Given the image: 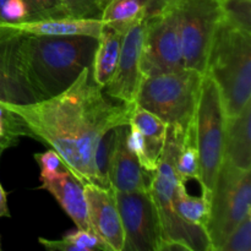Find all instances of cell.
Wrapping results in <instances>:
<instances>
[{
	"instance_id": "cell-9",
	"label": "cell",
	"mask_w": 251,
	"mask_h": 251,
	"mask_svg": "<svg viewBox=\"0 0 251 251\" xmlns=\"http://www.w3.org/2000/svg\"><path fill=\"white\" fill-rule=\"evenodd\" d=\"M141 48L142 76L173 73L185 69L176 14L172 7L145 17Z\"/></svg>"
},
{
	"instance_id": "cell-11",
	"label": "cell",
	"mask_w": 251,
	"mask_h": 251,
	"mask_svg": "<svg viewBox=\"0 0 251 251\" xmlns=\"http://www.w3.org/2000/svg\"><path fill=\"white\" fill-rule=\"evenodd\" d=\"M22 39L24 34L0 24V102L29 104L41 100L27 77Z\"/></svg>"
},
{
	"instance_id": "cell-6",
	"label": "cell",
	"mask_w": 251,
	"mask_h": 251,
	"mask_svg": "<svg viewBox=\"0 0 251 251\" xmlns=\"http://www.w3.org/2000/svg\"><path fill=\"white\" fill-rule=\"evenodd\" d=\"M226 122L227 117L220 88L215 80L205 74L194 115V127L200 161V185L202 195L208 201L223 163Z\"/></svg>"
},
{
	"instance_id": "cell-15",
	"label": "cell",
	"mask_w": 251,
	"mask_h": 251,
	"mask_svg": "<svg viewBox=\"0 0 251 251\" xmlns=\"http://www.w3.org/2000/svg\"><path fill=\"white\" fill-rule=\"evenodd\" d=\"M39 189L47 190L58 201L59 205L75 223L76 227L93 232L88 220L83 184L78 181L69 169L64 171L54 179L43 180Z\"/></svg>"
},
{
	"instance_id": "cell-13",
	"label": "cell",
	"mask_w": 251,
	"mask_h": 251,
	"mask_svg": "<svg viewBox=\"0 0 251 251\" xmlns=\"http://www.w3.org/2000/svg\"><path fill=\"white\" fill-rule=\"evenodd\" d=\"M83 193L93 233L112 251H123L124 232L113 189L87 183L83 184Z\"/></svg>"
},
{
	"instance_id": "cell-35",
	"label": "cell",
	"mask_w": 251,
	"mask_h": 251,
	"mask_svg": "<svg viewBox=\"0 0 251 251\" xmlns=\"http://www.w3.org/2000/svg\"><path fill=\"white\" fill-rule=\"evenodd\" d=\"M1 154H2V152H0V157H1Z\"/></svg>"
},
{
	"instance_id": "cell-26",
	"label": "cell",
	"mask_w": 251,
	"mask_h": 251,
	"mask_svg": "<svg viewBox=\"0 0 251 251\" xmlns=\"http://www.w3.org/2000/svg\"><path fill=\"white\" fill-rule=\"evenodd\" d=\"M28 6L31 21L70 17L63 0H25Z\"/></svg>"
},
{
	"instance_id": "cell-1",
	"label": "cell",
	"mask_w": 251,
	"mask_h": 251,
	"mask_svg": "<svg viewBox=\"0 0 251 251\" xmlns=\"http://www.w3.org/2000/svg\"><path fill=\"white\" fill-rule=\"evenodd\" d=\"M4 104L24 120L32 139L50 146L82 184H97L96 146L105 132L129 124L134 109L113 102L92 81L91 68L59 95L29 104Z\"/></svg>"
},
{
	"instance_id": "cell-27",
	"label": "cell",
	"mask_w": 251,
	"mask_h": 251,
	"mask_svg": "<svg viewBox=\"0 0 251 251\" xmlns=\"http://www.w3.org/2000/svg\"><path fill=\"white\" fill-rule=\"evenodd\" d=\"M218 251H251V213L234 228Z\"/></svg>"
},
{
	"instance_id": "cell-16",
	"label": "cell",
	"mask_w": 251,
	"mask_h": 251,
	"mask_svg": "<svg viewBox=\"0 0 251 251\" xmlns=\"http://www.w3.org/2000/svg\"><path fill=\"white\" fill-rule=\"evenodd\" d=\"M223 162L240 171H251V102L226 122Z\"/></svg>"
},
{
	"instance_id": "cell-29",
	"label": "cell",
	"mask_w": 251,
	"mask_h": 251,
	"mask_svg": "<svg viewBox=\"0 0 251 251\" xmlns=\"http://www.w3.org/2000/svg\"><path fill=\"white\" fill-rule=\"evenodd\" d=\"M31 21L25 0H0V24H20Z\"/></svg>"
},
{
	"instance_id": "cell-23",
	"label": "cell",
	"mask_w": 251,
	"mask_h": 251,
	"mask_svg": "<svg viewBox=\"0 0 251 251\" xmlns=\"http://www.w3.org/2000/svg\"><path fill=\"white\" fill-rule=\"evenodd\" d=\"M39 244L48 250L58 251H112L93 232L77 228L76 232L64 235L61 239L50 240L39 238Z\"/></svg>"
},
{
	"instance_id": "cell-32",
	"label": "cell",
	"mask_w": 251,
	"mask_h": 251,
	"mask_svg": "<svg viewBox=\"0 0 251 251\" xmlns=\"http://www.w3.org/2000/svg\"><path fill=\"white\" fill-rule=\"evenodd\" d=\"M1 217H10V212L9 207H7L6 193H5L1 184H0V218Z\"/></svg>"
},
{
	"instance_id": "cell-3",
	"label": "cell",
	"mask_w": 251,
	"mask_h": 251,
	"mask_svg": "<svg viewBox=\"0 0 251 251\" xmlns=\"http://www.w3.org/2000/svg\"><path fill=\"white\" fill-rule=\"evenodd\" d=\"M184 131L179 126H168L166 144L150 183L161 226L159 251H211L206 230L185 222L173 208V195L179 183L176 163Z\"/></svg>"
},
{
	"instance_id": "cell-30",
	"label": "cell",
	"mask_w": 251,
	"mask_h": 251,
	"mask_svg": "<svg viewBox=\"0 0 251 251\" xmlns=\"http://www.w3.org/2000/svg\"><path fill=\"white\" fill-rule=\"evenodd\" d=\"M70 17L100 19L103 5L100 0H63Z\"/></svg>"
},
{
	"instance_id": "cell-2",
	"label": "cell",
	"mask_w": 251,
	"mask_h": 251,
	"mask_svg": "<svg viewBox=\"0 0 251 251\" xmlns=\"http://www.w3.org/2000/svg\"><path fill=\"white\" fill-rule=\"evenodd\" d=\"M98 38L90 36H26L22 56L29 83L39 98L65 91L91 68Z\"/></svg>"
},
{
	"instance_id": "cell-14",
	"label": "cell",
	"mask_w": 251,
	"mask_h": 251,
	"mask_svg": "<svg viewBox=\"0 0 251 251\" xmlns=\"http://www.w3.org/2000/svg\"><path fill=\"white\" fill-rule=\"evenodd\" d=\"M129 124L114 129V142L109 159L110 188L119 193L145 191L150 189L152 173L145 171L126 142Z\"/></svg>"
},
{
	"instance_id": "cell-24",
	"label": "cell",
	"mask_w": 251,
	"mask_h": 251,
	"mask_svg": "<svg viewBox=\"0 0 251 251\" xmlns=\"http://www.w3.org/2000/svg\"><path fill=\"white\" fill-rule=\"evenodd\" d=\"M114 129L109 130L100 137L95 149V153H93L97 185L103 186V188H110L108 171H109L110 152H112L113 142H114Z\"/></svg>"
},
{
	"instance_id": "cell-17",
	"label": "cell",
	"mask_w": 251,
	"mask_h": 251,
	"mask_svg": "<svg viewBox=\"0 0 251 251\" xmlns=\"http://www.w3.org/2000/svg\"><path fill=\"white\" fill-rule=\"evenodd\" d=\"M6 25L10 28L26 36H90L98 38L103 28L100 19L75 17L36 20Z\"/></svg>"
},
{
	"instance_id": "cell-10",
	"label": "cell",
	"mask_w": 251,
	"mask_h": 251,
	"mask_svg": "<svg viewBox=\"0 0 251 251\" xmlns=\"http://www.w3.org/2000/svg\"><path fill=\"white\" fill-rule=\"evenodd\" d=\"M114 196L124 232L123 251H159L161 226L150 189L131 193L114 191Z\"/></svg>"
},
{
	"instance_id": "cell-12",
	"label": "cell",
	"mask_w": 251,
	"mask_h": 251,
	"mask_svg": "<svg viewBox=\"0 0 251 251\" xmlns=\"http://www.w3.org/2000/svg\"><path fill=\"white\" fill-rule=\"evenodd\" d=\"M145 19L125 33L114 75L103 88L105 95L126 107H134L142 80L141 48L145 36Z\"/></svg>"
},
{
	"instance_id": "cell-25",
	"label": "cell",
	"mask_w": 251,
	"mask_h": 251,
	"mask_svg": "<svg viewBox=\"0 0 251 251\" xmlns=\"http://www.w3.org/2000/svg\"><path fill=\"white\" fill-rule=\"evenodd\" d=\"M222 21L251 33V0H223Z\"/></svg>"
},
{
	"instance_id": "cell-5",
	"label": "cell",
	"mask_w": 251,
	"mask_h": 251,
	"mask_svg": "<svg viewBox=\"0 0 251 251\" xmlns=\"http://www.w3.org/2000/svg\"><path fill=\"white\" fill-rule=\"evenodd\" d=\"M202 74L191 69L142 76L135 107L149 110L168 126L185 130L193 123Z\"/></svg>"
},
{
	"instance_id": "cell-19",
	"label": "cell",
	"mask_w": 251,
	"mask_h": 251,
	"mask_svg": "<svg viewBox=\"0 0 251 251\" xmlns=\"http://www.w3.org/2000/svg\"><path fill=\"white\" fill-rule=\"evenodd\" d=\"M129 123L135 125L141 134L145 153H146L147 172L152 173L156 169L159 157L163 151L168 125L157 115L135 105Z\"/></svg>"
},
{
	"instance_id": "cell-7",
	"label": "cell",
	"mask_w": 251,
	"mask_h": 251,
	"mask_svg": "<svg viewBox=\"0 0 251 251\" xmlns=\"http://www.w3.org/2000/svg\"><path fill=\"white\" fill-rule=\"evenodd\" d=\"M251 171H240L223 162L210 200L206 233L211 251H218L234 228L251 213Z\"/></svg>"
},
{
	"instance_id": "cell-22",
	"label": "cell",
	"mask_w": 251,
	"mask_h": 251,
	"mask_svg": "<svg viewBox=\"0 0 251 251\" xmlns=\"http://www.w3.org/2000/svg\"><path fill=\"white\" fill-rule=\"evenodd\" d=\"M176 171L180 183L185 185L189 180H196L200 183V161H199L194 120L184 131L180 150L176 158Z\"/></svg>"
},
{
	"instance_id": "cell-18",
	"label": "cell",
	"mask_w": 251,
	"mask_h": 251,
	"mask_svg": "<svg viewBox=\"0 0 251 251\" xmlns=\"http://www.w3.org/2000/svg\"><path fill=\"white\" fill-rule=\"evenodd\" d=\"M123 39L124 36L122 33L103 26L91 64L92 81L102 90L114 75L119 61Z\"/></svg>"
},
{
	"instance_id": "cell-33",
	"label": "cell",
	"mask_w": 251,
	"mask_h": 251,
	"mask_svg": "<svg viewBox=\"0 0 251 251\" xmlns=\"http://www.w3.org/2000/svg\"><path fill=\"white\" fill-rule=\"evenodd\" d=\"M109 1V0H100V2H102V5H103V7H104V5L107 4V2Z\"/></svg>"
},
{
	"instance_id": "cell-4",
	"label": "cell",
	"mask_w": 251,
	"mask_h": 251,
	"mask_svg": "<svg viewBox=\"0 0 251 251\" xmlns=\"http://www.w3.org/2000/svg\"><path fill=\"white\" fill-rule=\"evenodd\" d=\"M206 75L217 83L226 117L251 102V33L221 20L211 43Z\"/></svg>"
},
{
	"instance_id": "cell-28",
	"label": "cell",
	"mask_w": 251,
	"mask_h": 251,
	"mask_svg": "<svg viewBox=\"0 0 251 251\" xmlns=\"http://www.w3.org/2000/svg\"><path fill=\"white\" fill-rule=\"evenodd\" d=\"M34 159L41 169V181L54 179L68 169L61 157L53 149L48 150L43 153H36Z\"/></svg>"
},
{
	"instance_id": "cell-34",
	"label": "cell",
	"mask_w": 251,
	"mask_h": 251,
	"mask_svg": "<svg viewBox=\"0 0 251 251\" xmlns=\"http://www.w3.org/2000/svg\"><path fill=\"white\" fill-rule=\"evenodd\" d=\"M0 251H1V240H0Z\"/></svg>"
},
{
	"instance_id": "cell-8",
	"label": "cell",
	"mask_w": 251,
	"mask_h": 251,
	"mask_svg": "<svg viewBox=\"0 0 251 251\" xmlns=\"http://www.w3.org/2000/svg\"><path fill=\"white\" fill-rule=\"evenodd\" d=\"M223 0H178L172 4L184 66L205 75L211 43L222 20Z\"/></svg>"
},
{
	"instance_id": "cell-20",
	"label": "cell",
	"mask_w": 251,
	"mask_h": 251,
	"mask_svg": "<svg viewBox=\"0 0 251 251\" xmlns=\"http://www.w3.org/2000/svg\"><path fill=\"white\" fill-rule=\"evenodd\" d=\"M149 0H109L100 15L103 26L109 27L125 36L135 25L147 15Z\"/></svg>"
},
{
	"instance_id": "cell-31",
	"label": "cell",
	"mask_w": 251,
	"mask_h": 251,
	"mask_svg": "<svg viewBox=\"0 0 251 251\" xmlns=\"http://www.w3.org/2000/svg\"><path fill=\"white\" fill-rule=\"evenodd\" d=\"M178 0H149V5H147V15L156 14V12L162 11V10L167 9L174 4ZM146 15V16H147Z\"/></svg>"
},
{
	"instance_id": "cell-21",
	"label": "cell",
	"mask_w": 251,
	"mask_h": 251,
	"mask_svg": "<svg viewBox=\"0 0 251 251\" xmlns=\"http://www.w3.org/2000/svg\"><path fill=\"white\" fill-rule=\"evenodd\" d=\"M173 208L185 222L206 230L210 218V201L205 196H191L185 184L179 181L173 195Z\"/></svg>"
}]
</instances>
